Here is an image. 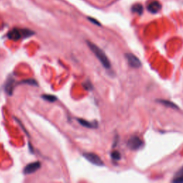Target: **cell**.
Here are the masks:
<instances>
[{"mask_svg": "<svg viewBox=\"0 0 183 183\" xmlns=\"http://www.w3.org/2000/svg\"><path fill=\"white\" fill-rule=\"evenodd\" d=\"M34 34V32L30 30V29L15 28L9 32L7 36L10 40L17 41L22 38L29 37V36L33 35Z\"/></svg>", "mask_w": 183, "mask_h": 183, "instance_id": "obj_2", "label": "cell"}, {"mask_svg": "<svg viewBox=\"0 0 183 183\" xmlns=\"http://www.w3.org/2000/svg\"><path fill=\"white\" fill-rule=\"evenodd\" d=\"M125 57L126 59H127L128 63H129V65L131 66L132 67L137 69L141 67L142 64L140 60H139L134 54L132 53H126Z\"/></svg>", "mask_w": 183, "mask_h": 183, "instance_id": "obj_5", "label": "cell"}, {"mask_svg": "<svg viewBox=\"0 0 183 183\" xmlns=\"http://www.w3.org/2000/svg\"><path fill=\"white\" fill-rule=\"evenodd\" d=\"M88 19H90V22H92V23H94V24H97V25H98V26H100V23L98 22V21H97V20L96 19H93V18H92V17H88Z\"/></svg>", "mask_w": 183, "mask_h": 183, "instance_id": "obj_17", "label": "cell"}, {"mask_svg": "<svg viewBox=\"0 0 183 183\" xmlns=\"http://www.w3.org/2000/svg\"><path fill=\"white\" fill-rule=\"evenodd\" d=\"M41 167V163L40 162H34L27 164L24 169V173L25 175H29V174L35 172L38 170Z\"/></svg>", "mask_w": 183, "mask_h": 183, "instance_id": "obj_6", "label": "cell"}, {"mask_svg": "<svg viewBox=\"0 0 183 183\" xmlns=\"http://www.w3.org/2000/svg\"><path fill=\"white\" fill-rule=\"evenodd\" d=\"M83 86L84 87V88L87 90H92V88H93L92 85V84L90 83V81H87V82H85V83H84Z\"/></svg>", "mask_w": 183, "mask_h": 183, "instance_id": "obj_16", "label": "cell"}, {"mask_svg": "<svg viewBox=\"0 0 183 183\" xmlns=\"http://www.w3.org/2000/svg\"><path fill=\"white\" fill-rule=\"evenodd\" d=\"M42 97L44 100H45L46 101L49 102H54L57 100L56 96L52 95H44L42 96Z\"/></svg>", "mask_w": 183, "mask_h": 183, "instance_id": "obj_13", "label": "cell"}, {"mask_svg": "<svg viewBox=\"0 0 183 183\" xmlns=\"http://www.w3.org/2000/svg\"><path fill=\"white\" fill-rule=\"evenodd\" d=\"M172 182L176 183L183 182V167L176 172L175 176H174Z\"/></svg>", "mask_w": 183, "mask_h": 183, "instance_id": "obj_10", "label": "cell"}, {"mask_svg": "<svg viewBox=\"0 0 183 183\" xmlns=\"http://www.w3.org/2000/svg\"><path fill=\"white\" fill-rule=\"evenodd\" d=\"M161 8V4L158 1H156V0L150 2L147 6V10L152 14H157V12H159Z\"/></svg>", "mask_w": 183, "mask_h": 183, "instance_id": "obj_7", "label": "cell"}, {"mask_svg": "<svg viewBox=\"0 0 183 183\" xmlns=\"http://www.w3.org/2000/svg\"><path fill=\"white\" fill-rule=\"evenodd\" d=\"M83 156L88 160L89 162H90L92 164H95L97 166H103L104 165V162H102V159L98 156L97 155L95 154V153L92 152H85L83 154Z\"/></svg>", "mask_w": 183, "mask_h": 183, "instance_id": "obj_4", "label": "cell"}, {"mask_svg": "<svg viewBox=\"0 0 183 183\" xmlns=\"http://www.w3.org/2000/svg\"><path fill=\"white\" fill-rule=\"evenodd\" d=\"M15 79L11 76L9 77L7 80H6V83L4 84V90H5L6 92L7 93L8 95H12L14 88H15Z\"/></svg>", "mask_w": 183, "mask_h": 183, "instance_id": "obj_8", "label": "cell"}, {"mask_svg": "<svg viewBox=\"0 0 183 183\" xmlns=\"http://www.w3.org/2000/svg\"><path fill=\"white\" fill-rule=\"evenodd\" d=\"M21 84H29V85H32V86H37L38 83L36 82L35 80L33 79H24L20 82Z\"/></svg>", "mask_w": 183, "mask_h": 183, "instance_id": "obj_14", "label": "cell"}, {"mask_svg": "<svg viewBox=\"0 0 183 183\" xmlns=\"http://www.w3.org/2000/svg\"><path fill=\"white\" fill-rule=\"evenodd\" d=\"M111 157L113 160H115V161H118L121 158V155L120 153L118 152V151H113V152L111 153Z\"/></svg>", "mask_w": 183, "mask_h": 183, "instance_id": "obj_15", "label": "cell"}, {"mask_svg": "<svg viewBox=\"0 0 183 183\" xmlns=\"http://www.w3.org/2000/svg\"><path fill=\"white\" fill-rule=\"evenodd\" d=\"M88 45V47L90 48V49L92 51L94 54H95V56L97 57V58L99 59L100 62L102 65L103 67L106 69H110L111 67V64L109 62V59L107 58V57L104 51L102 49H100V47H98L97 45L94 44V43L91 42H87Z\"/></svg>", "mask_w": 183, "mask_h": 183, "instance_id": "obj_1", "label": "cell"}, {"mask_svg": "<svg viewBox=\"0 0 183 183\" xmlns=\"http://www.w3.org/2000/svg\"><path fill=\"white\" fill-rule=\"evenodd\" d=\"M79 123L83 127L87 128H97L98 127V122L97 121H93V122H88L83 119H77Z\"/></svg>", "mask_w": 183, "mask_h": 183, "instance_id": "obj_9", "label": "cell"}, {"mask_svg": "<svg viewBox=\"0 0 183 183\" xmlns=\"http://www.w3.org/2000/svg\"><path fill=\"white\" fill-rule=\"evenodd\" d=\"M143 145V141L137 136H132L127 141V147L132 150H140Z\"/></svg>", "mask_w": 183, "mask_h": 183, "instance_id": "obj_3", "label": "cell"}, {"mask_svg": "<svg viewBox=\"0 0 183 183\" xmlns=\"http://www.w3.org/2000/svg\"><path fill=\"white\" fill-rule=\"evenodd\" d=\"M158 102L161 103L164 106L168 107H171L172 109H178V107L176 105L175 103L172 102L170 101H168V100H158Z\"/></svg>", "mask_w": 183, "mask_h": 183, "instance_id": "obj_12", "label": "cell"}, {"mask_svg": "<svg viewBox=\"0 0 183 183\" xmlns=\"http://www.w3.org/2000/svg\"><path fill=\"white\" fill-rule=\"evenodd\" d=\"M132 12L136 13L137 15H141L143 12V6L141 4H135L132 7Z\"/></svg>", "mask_w": 183, "mask_h": 183, "instance_id": "obj_11", "label": "cell"}]
</instances>
